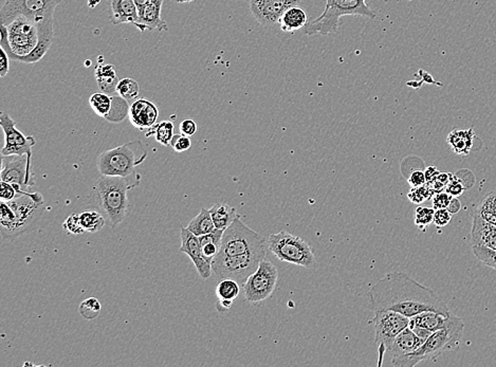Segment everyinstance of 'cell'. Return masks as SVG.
Returning a JSON list of instances; mask_svg holds the SVG:
<instances>
[{
  "label": "cell",
  "instance_id": "obj_22",
  "mask_svg": "<svg viewBox=\"0 0 496 367\" xmlns=\"http://www.w3.org/2000/svg\"><path fill=\"white\" fill-rule=\"evenodd\" d=\"M424 343V340L417 336L408 326L403 331L400 332L388 352L392 357V361L397 360V359L418 350Z\"/></svg>",
  "mask_w": 496,
  "mask_h": 367
},
{
  "label": "cell",
  "instance_id": "obj_1",
  "mask_svg": "<svg viewBox=\"0 0 496 367\" xmlns=\"http://www.w3.org/2000/svg\"><path fill=\"white\" fill-rule=\"evenodd\" d=\"M367 297L369 308L374 313L390 310L410 319L426 311L450 315L447 304L432 289L406 273L390 272L384 275L371 287Z\"/></svg>",
  "mask_w": 496,
  "mask_h": 367
},
{
  "label": "cell",
  "instance_id": "obj_6",
  "mask_svg": "<svg viewBox=\"0 0 496 367\" xmlns=\"http://www.w3.org/2000/svg\"><path fill=\"white\" fill-rule=\"evenodd\" d=\"M147 155V150L141 141H130L102 153L97 157V169L103 176H131L137 173L136 167L146 160Z\"/></svg>",
  "mask_w": 496,
  "mask_h": 367
},
{
  "label": "cell",
  "instance_id": "obj_51",
  "mask_svg": "<svg viewBox=\"0 0 496 367\" xmlns=\"http://www.w3.org/2000/svg\"><path fill=\"white\" fill-rule=\"evenodd\" d=\"M233 301H225V299H218L216 304L217 310L218 313L221 315H225L231 309L232 305H233Z\"/></svg>",
  "mask_w": 496,
  "mask_h": 367
},
{
  "label": "cell",
  "instance_id": "obj_30",
  "mask_svg": "<svg viewBox=\"0 0 496 367\" xmlns=\"http://www.w3.org/2000/svg\"><path fill=\"white\" fill-rule=\"evenodd\" d=\"M174 124L172 121H162L154 124L150 130L146 132V136H154V140L158 143L163 146H170V141L174 136Z\"/></svg>",
  "mask_w": 496,
  "mask_h": 367
},
{
  "label": "cell",
  "instance_id": "obj_43",
  "mask_svg": "<svg viewBox=\"0 0 496 367\" xmlns=\"http://www.w3.org/2000/svg\"><path fill=\"white\" fill-rule=\"evenodd\" d=\"M18 197H20L19 193L13 185L6 182V181H1V192H0L1 201H7L8 203V201H15Z\"/></svg>",
  "mask_w": 496,
  "mask_h": 367
},
{
  "label": "cell",
  "instance_id": "obj_26",
  "mask_svg": "<svg viewBox=\"0 0 496 367\" xmlns=\"http://www.w3.org/2000/svg\"><path fill=\"white\" fill-rule=\"evenodd\" d=\"M223 231L225 230L215 229L211 233L199 237L200 242L201 251H202L203 258L209 264H212L214 258L218 256L221 248V240H223Z\"/></svg>",
  "mask_w": 496,
  "mask_h": 367
},
{
  "label": "cell",
  "instance_id": "obj_17",
  "mask_svg": "<svg viewBox=\"0 0 496 367\" xmlns=\"http://www.w3.org/2000/svg\"><path fill=\"white\" fill-rule=\"evenodd\" d=\"M180 237L181 247L179 251L186 253V256L192 260L201 279H210L212 275V266L203 258L198 236L193 234L188 228H181Z\"/></svg>",
  "mask_w": 496,
  "mask_h": 367
},
{
  "label": "cell",
  "instance_id": "obj_41",
  "mask_svg": "<svg viewBox=\"0 0 496 367\" xmlns=\"http://www.w3.org/2000/svg\"><path fill=\"white\" fill-rule=\"evenodd\" d=\"M63 227L69 234H73V235H81V234L86 233L84 228H83L82 222H81L80 214H71L65 220Z\"/></svg>",
  "mask_w": 496,
  "mask_h": 367
},
{
  "label": "cell",
  "instance_id": "obj_49",
  "mask_svg": "<svg viewBox=\"0 0 496 367\" xmlns=\"http://www.w3.org/2000/svg\"><path fill=\"white\" fill-rule=\"evenodd\" d=\"M197 130H198V126H197L196 122L194 120L186 119L181 122L180 124V132L184 136H192L196 134Z\"/></svg>",
  "mask_w": 496,
  "mask_h": 367
},
{
  "label": "cell",
  "instance_id": "obj_23",
  "mask_svg": "<svg viewBox=\"0 0 496 367\" xmlns=\"http://www.w3.org/2000/svg\"><path fill=\"white\" fill-rule=\"evenodd\" d=\"M475 138L477 136L473 128L453 130L447 136V142L455 154L467 156L472 150Z\"/></svg>",
  "mask_w": 496,
  "mask_h": 367
},
{
  "label": "cell",
  "instance_id": "obj_52",
  "mask_svg": "<svg viewBox=\"0 0 496 367\" xmlns=\"http://www.w3.org/2000/svg\"><path fill=\"white\" fill-rule=\"evenodd\" d=\"M424 173H426V182L431 183L437 178L440 172L435 166H429Z\"/></svg>",
  "mask_w": 496,
  "mask_h": 367
},
{
  "label": "cell",
  "instance_id": "obj_16",
  "mask_svg": "<svg viewBox=\"0 0 496 367\" xmlns=\"http://www.w3.org/2000/svg\"><path fill=\"white\" fill-rule=\"evenodd\" d=\"M303 0H250V10L254 19L263 26L271 28L280 22L287 10Z\"/></svg>",
  "mask_w": 496,
  "mask_h": 367
},
{
  "label": "cell",
  "instance_id": "obj_46",
  "mask_svg": "<svg viewBox=\"0 0 496 367\" xmlns=\"http://www.w3.org/2000/svg\"><path fill=\"white\" fill-rule=\"evenodd\" d=\"M454 175L455 177H456V178L458 179L461 183H463L465 189H470V187H472L473 185H474V175H473V173L471 172V171H469V169H461V171H458V172Z\"/></svg>",
  "mask_w": 496,
  "mask_h": 367
},
{
  "label": "cell",
  "instance_id": "obj_56",
  "mask_svg": "<svg viewBox=\"0 0 496 367\" xmlns=\"http://www.w3.org/2000/svg\"><path fill=\"white\" fill-rule=\"evenodd\" d=\"M176 1L179 3H191V1H193V0H176Z\"/></svg>",
  "mask_w": 496,
  "mask_h": 367
},
{
  "label": "cell",
  "instance_id": "obj_19",
  "mask_svg": "<svg viewBox=\"0 0 496 367\" xmlns=\"http://www.w3.org/2000/svg\"><path fill=\"white\" fill-rule=\"evenodd\" d=\"M109 19L113 24H130L141 31L139 10L135 0H109Z\"/></svg>",
  "mask_w": 496,
  "mask_h": 367
},
{
  "label": "cell",
  "instance_id": "obj_29",
  "mask_svg": "<svg viewBox=\"0 0 496 367\" xmlns=\"http://www.w3.org/2000/svg\"><path fill=\"white\" fill-rule=\"evenodd\" d=\"M186 228H188L193 234L198 236V237L214 231L216 228H215L214 221H213L212 215H211L210 213V209L202 208L201 211L199 212L198 215L191 220L190 224H189Z\"/></svg>",
  "mask_w": 496,
  "mask_h": 367
},
{
  "label": "cell",
  "instance_id": "obj_47",
  "mask_svg": "<svg viewBox=\"0 0 496 367\" xmlns=\"http://www.w3.org/2000/svg\"><path fill=\"white\" fill-rule=\"evenodd\" d=\"M465 189V187H463V183L455 177V175H453L452 179H451L450 182L448 183L446 187L447 193L450 194L452 197H459V196L463 195Z\"/></svg>",
  "mask_w": 496,
  "mask_h": 367
},
{
  "label": "cell",
  "instance_id": "obj_44",
  "mask_svg": "<svg viewBox=\"0 0 496 367\" xmlns=\"http://www.w3.org/2000/svg\"><path fill=\"white\" fill-rule=\"evenodd\" d=\"M452 196L447 192H440L433 196V207L435 210L447 209L452 201Z\"/></svg>",
  "mask_w": 496,
  "mask_h": 367
},
{
  "label": "cell",
  "instance_id": "obj_18",
  "mask_svg": "<svg viewBox=\"0 0 496 367\" xmlns=\"http://www.w3.org/2000/svg\"><path fill=\"white\" fill-rule=\"evenodd\" d=\"M159 109L154 102L146 99H137L131 102L128 119L134 127L141 132H147L157 123Z\"/></svg>",
  "mask_w": 496,
  "mask_h": 367
},
{
  "label": "cell",
  "instance_id": "obj_28",
  "mask_svg": "<svg viewBox=\"0 0 496 367\" xmlns=\"http://www.w3.org/2000/svg\"><path fill=\"white\" fill-rule=\"evenodd\" d=\"M216 229L225 230L237 217V210L227 203H216L210 209Z\"/></svg>",
  "mask_w": 496,
  "mask_h": 367
},
{
  "label": "cell",
  "instance_id": "obj_3",
  "mask_svg": "<svg viewBox=\"0 0 496 367\" xmlns=\"http://www.w3.org/2000/svg\"><path fill=\"white\" fill-rule=\"evenodd\" d=\"M141 176L138 173L128 177L103 176L101 175L93 187V205L106 216L111 227L115 228L125 220L127 215V192L139 187Z\"/></svg>",
  "mask_w": 496,
  "mask_h": 367
},
{
  "label": "cell",
  "instance_id": "obj_27",
  "mask_svg": "<svg viewBox=\"0 0 496 367\" xmlns=\"http://www.w3.org/2000/svg\"><path fill=\"white\" fill-rule=\"evenodd\" d=\"M448 315L435 313V311H426L416 317L410 318V325L419 326V327L426 328V329L434 332L446 325Z\"/></svg>",
  "mask_w": 496,
  "mask_h": 367
},
{
  "label": "cell",
  "instance_id": "obj_14",
  "mask_svg": "<svg viewBox=\"0 0 496 367\" xmlns=\"http://www.w3.org/2000/svg\"><path fill=\"white\" fill-rule=\"evenodd\" d=\"M1 163V181L13 185L20 196L29 193L30 187L35 185L32 158L28 155L3 157Z\"/></svg>",
  "mask_w": 496,
  "mask_h": 367
},
{
  "label": "cell",
  "instance_id": "obj_5",
  "mask_svg": "<svg viewBox=\"0 0 496 367\" xmlns=\"http://www.w3.org/2000/svg\"><path fill=\"white\" fill-rule=\"evenodd\" d=\"M324 12L317 19L307 22L302 30L305 36H328L335 33L343 16H363L374 19L377 16L367 5V0H324Z\"/></svg>",
  "mask_w": 496,
  "mask_h": 367
},
{
  "label": "cell",
  "instance_id": "obj_10",
  "mask_svg": "<svg viewBox=\"0 0 496 367\" xmlns=\"http://www.w3.org/2000/svg\"><path fill=\"white\" fill-rule=\"evenodd\" d=\"M267 251L249 252L239 256H217L213 260L212 270L217 276L239 281L241 286L257 270L260 263L265 260Z\"/></svg>",
  "mask_w": 496,
  "mask_h": 367
},
{
  "label": "cell",
  "instance_id": "obj_12",
  "mask_svg": "<svg viewBox=\"0 0 496 367\" xmlns=\"http://www.w3.org/2000/svg\"><path fill=\"white\" fill-rule=\"evenodd\" d=\"M410 318L390 310L375 311L373 323L376 332V343L379 352V366H381L386 352L392 348L396 338L410 325Z\"/></svg>",
  "mask_w": 496,
  "mask_h": 367
},
{
  "label": "cell",
  "instance_id": "obj_8",
  "mask_svg": "<svg viewBox=\"0 0 496 367\" xmlns=\"http://www.w3.org/2000/svg\"><path fill=\"white\" fill-rule=\"evenodd\" d=\"M268 242L257 232L250 229L237 216L223 231L218 256H234L249 252L267 251Z\"/></svg>",
  "mask_w": 496,
  "mask_h": 367
},
{
  "label": "cell",
  "instance_id": "obj_45",
  "mask_svg": "<svg viewBox=\"0 0 496 367\" xmlns=\"http://www.w3.org/2000/svg\"><path fill=\"white\" fill-rule=\"evenodd\" d=\"M452 219V214L447 209L435 210L434 224L436 227L442 228L448 226Z\"/></svg>",
  "mask_w": 496,
  "mask_h": 367
},
{
  "label": "cell",
  "instance_id": "obj_36",
  "mask_svg": "<svg viewBox=\"0 0 496 367\" xmlns=\"http://www.w3.org/2000/svg\"><path fill=\"white\" fill-rule=\"evenodd\" d=\"M140 93V85L136 79L125 77L120 79L115 89V95H120L128 102H134L138 99Z\"/></svg>",
  "mask_w": 496,
  "mask_h": 367
},
{
  "label": "cell",
  "instance_id": "obj_21",
  "mask_svg": "<svg viewBox=\"0 0 496 367\" xmlns=\"http://www.w3.org/2000/svg\"><path fill=\"white\" fill-rule=\"evenodd\" d=\"M164 0H150V3L139 12V22L142 33L145 30L168 31V24L162 19L161 12Z\"/></svg>",
  "mask_w": 496,
  "mask_h": 367
},
{
  "label": "cell",
  "instance_id": "obj_24",
  "mask_svg": "<svg viewBox=\"0 0 496 367\" xmlns=\"http://www.w3.org/2000/svg\"><path fill=\"white\" fill-rule=\"evenodd\" d=\"M95 77L97 79V86L101 89L102 93H109V95L115 93L120 79L113 65L99 63L95 67Z\"/></svg>",
  "mask_w": 496,
  "mask_h": 367
},
{
  "label": "cell",
  "instance_id": "obj_32",
  "mask_svg": "<svg viewBox=\"0 0 496 367\" xmlns=\"http://www.w3.org/2000/svg\"><path fill=\"white\" fill-rule=\"evenodd\" d=\"M129 107L130 104L127 100L123 99L118 95L113 97V106H111V112L105 118V120L111 122V123H121L128 117Z\"/></svg>",
  "mask_w": 496,
  "mask_h": 367
},
{
  "label": "cell",
  "instance_id": "obj_9",
  "mask_svg": "<svg viewBox=\"0 0 496 367\" xmlns=\"http://www.w3.org/2000/svg\"><path fill=\"white\" fill-rule=\"evenodd\" d=\"M15 214V221L9 229L1 231L3 240H15L24 233L34 229L42 215L44 197L38 192H29L15 201H8Z\"/></svg>",
  "mask_w": 496,
  "mask_h": 367
},
{
  "label": "cell",
  "instance_id": "obj_54",
  "mask_svg": "<svg viewBox=\"0 0 496 367\" xmlns=\"http://www.w3.org/2000/svg\"><path fill=\"white\" fill-rule=\"evenodd\" d=\"M150 1V0H135V3L140 12Z\"/></svg>",
  "mask_w": 496,
  "mask_h": 367
},
{
  "label": "cell",
  "instance_id": "obj_40",
  "mask_svg": "<svg viewBox=\"0 0 496 367\" xmlns=\"http://www.w3.org/2000/svg\"><path fill=\"white\" fill-rule=\"evenodd\" d=\"M472 250L479 262L496 270V250L481 246L472 247Z\"/></svg>",
  "mask_w": 496,
  "mask_h": 367
},
{
  "label": "cell",
  "instance_id": "obj_13",
  "mask_svg": "<svg viewBox=\"0 0 496 367\" xmlns=\"http://www.w3.org/2000/svg\"><path fill=\"white\" fill-rule=\"evenodd\" d=\"M278 281V269L269 260H264L243 286L246 301L256 304L269 299L275 291Z\"/></svg>",
  "mask_w": 496,
  "mask_h": 367
},
{
  "label": "cell",
  "instance_id": "obj_38",
  "mask_svg": "<svg viewBox=\"0 0 496 367\" xmlns=\"http://www.w3.org/2000/svg\"><path fill=\"white\" fill-rule=\"evenodd\" d=\"M434 208L417 207L415 210V224L424 231L434 221Z\"/></svg>",
  "mask_w": 496,
  "mask_h": 367
},
{
  "label": "cell",
  "instance_id": "obj_2",
  "mask_svg": "<svg viewBox=\"0 0 496 367\" xmlns=\"http://www.w3.org/2000/svg\"><path fill=\"white\" fill-rule=\"evenodd\" d=\"M54 20L36 22L26 16H17L8 24H1L0 47L10 60L35 64L44 58L54 42Z\"/></svg>",
  "mask_w": 496,
  "mask_h": 367
},
{
  "label": "cell",
  "instance_id": "obj_39",
  "mask_svg": "<svg viewBox=\"0 0 496 367\" xmlns=\"http://www.w3.org/2000/svg\"><path fill=\"white\" fill-rule=\"evenodd\" d=\"M435 195L434 189L431 187L430 183L422 185L419 187H412L408 197L413 203L420 205L428 199L432 198Z\"/></svg>",
  "mask_w": 496,
  "mask_h": 367
},
{
  "label": "cell",
  "instance_id": "obj_31",
  "mask_svg": "<svg viewBox=\"0 0 496 367\" xmlns=\"http://www.w3.org/2000/svg\"><path fill=\"white\" fill-rule=\"evenodd\" d=\"M475 214L496 226V192H491L483 197Z\"/></svg>",
  "mask_w": 496,
  "mask_h": 367
},
{
  "label": "cell",
  "instance_id": "obj_20",
  "mask_svg": "<svg viewBox=\"0 0 496 367\" xmlns=\"http://www.w3.org/2000/svg\"><path fill=\"white\" fill-rule=\"evenodd\" d=\"M471 247L481 246L496 250V226L490 224L481 216H473L472 229L470 234Z\"/></svg>",
  "mask_w": 496,
  "mask_h": 367
},
{
  "label": "cell",
  "instance_id": "obj_53",
  "mask_svg": "<svg viewBox=\"0 0 496 367\" xmlns=\"http://www.w3.org/2000/svg\"><path fill=\"white\" fill-rule=\"evenodd\" d=\"M461 201H459V199L457 198V197H453L452 201H451L450 205H449V207L447 208V210H448V211L453 215V214L458 213V212L461 211Z\"/></svg>",
  "mask_w": 496,
  "mask_h": 367
},
{
  "label": "cell",
  "instance_id": "obj_50",
  "mask_svg": "<svg viewBox=\"0 0 496 367\" xmlns=\"http://www.w3.org/2000/svg\"><path fill=\"white\" fill-rule=\"evenodd\" d=\"M10 70V58L5 49L0 47V77H6Z\"/></svg>",
  "mask_w": 496,
  "mask_h": 367
},
{
  "label": "cell",
  "instance_id": "obj_11",
  "mask_svg": "<svg viewBox=\"0 0 496 367\" xmlns=\"http://www.w3.org/2000/svg\"><path fill=\"white\" fill-rule=\"evenodd\" d=\"M63 0H6L1 11V24H8L17 16H26L36 22L54 20V11Z\"/></svg>",
  "mask_w": 496,
  "mask_h": 367
},
{
  "label": "cell",
  "instance_id": "obj_7",
  "mask_svg": "<svg viewBox=\"0 0 496 367\" xmlns=\"http://www.w3.org/2000/svg\"><path fill=\"white\" fill-rule=\"evenodd\" d=\"M268 248L280 262L289 263L306 269L317 267L316 254L308 242L298 236L280 231L268 240Z\"/></svg>",
  "mask_w": 496,
  "mask_h": 367
},
{
  "label": "cell",
  "instance_id": "obj_55",
  "mask_svg": "<svg viewBox=\"0 0 496 367\" xmlns=\"http://www.w3.org/2000/svg\"><path fill=\"white\" fill-rule=\"evenodd\" d=\"M99 3V0H88V6L90 8H95Z\"/></svg>",
  "mask_w": 496,
  "mask_h": 367
},
{
  "label": "cell",
  "instance_id": "obj_25",
  "mask_svg": "<svg viewBox=\"0 0 496 367\" xmlns=\"http://www.w3.org/2000/svg\"><path fill=\"white\" fill-rule=\"evenodd\" d=\"M280 29L284 32H294L303 30L308 22L306 12L302 8L294 6L285 12L280 19Z\"/></svg>",
  "mask_w": 496,
  "mask_h": 367
},
{
  "label": "cell",
  "instance_id": "obj_37",
  "mask_svg": "<svg viewBox=\"0 0 496 367\" xmlns=\"http://www.w3.org/2000/svg\"><path fill=\"white\" fill-rule=\"evenodd\" d=\"M102 311V305L99 303V299L97 297H88V299H84L82 303L80 304V307H79V313L84 318L85 320L97 319L99 317V313Z\"/></svg>",
  "mask_w": 496,
  "mask_h": 367
},
{
  "label": "cell",
  "instance_id": "obj_15",
  "mask_svg": "<svg viewBox=\"0 0 496 367\" xmlns=\"http://www.w3.org/2000/svg\"><path fill=\"white\" fill-rule=\"evenodd\" d=\"M0 125L5 134V146L1 150L3 157L28 155L32 158V148L36 144L35 138L22 134L16 127L15 120L12 119L7 112H1Z\"/></svg>",
  "mask_w": 496,
  "mask_h": 367
},
{
  "label": "cell",
  "instance_id": "obj_48",
  "mask_svg": "<svg viewBox=\"0 0 496 367\" xmlns=\"http://www.w3.org/2000/svg\"><path fill=\"white\" fill-rule=\"evenodd\" d=\"M408 185L412 187H419L426 185V173L422 171H414L408 178Z\"/></svg>",
  "mask_w": 496,
  "mask_h": 367
},
{
  "label": "cell",
  "instance_id": "obj_34",
  "mask_svg": "<svg viewBox=\"0 0 496 367\" xmlns=\"http://www.w3.org/2000/svg\"><path fill=\"white\" fill-rule=\"evenodd\" d=\"M241 293V284L232 279H223L216 287V295L218 299L235 301Z\"/></svg>",
  "mask_w": 496,
  "mask_h": 367
},
{
  "label": "cell",
  "instance_id": "obj_4",
  "mask_svg": "<svg viewBox=\"0 0 496 367\" xmlns=\"http://www.w3.org/2000/svg\"><path fill=\"white\" fill-rule=\"evenodd\" d=\"M465 323L461 318L449 315L446 325L433 332L418 350L392 361L396 367H413L422 361L435 360L441 354L453 350L461 344Z\"/></svg>",
  "mask_w": 496,
  "mask_h": 367
},
{
  "label": "cell",
  "instance_id": "obj_35",
  "mask_svg": "<svg viewBox=\"0 0 496 367\" xmlns=\"http://www.w3.org/2000/svg\"><path fill=\"white\" fill-rule=\"evenodd\" d=\"M81 222L85 231L88 233H97L105 226V218L97 211L89 210L80 214Z\"/></svg>",
  "mask_w": 496,
  "mask_h": 367
},
{
  "label": "cell",
  "instance_id": "obj_42",
  "mask_svg": "<svg viewBox=\"0 0 496 367\" xmlns=\"http://www.w3.org/2000/svg\"><path fill=\"white\" fill-rule=\"evenodd\" d=\"M190 138L191 136H184L182 134H174L172 141H170V146L178 154L186 152L192 146V141H191Z\"/></svg>",
  "mask_w": 496,
  "mask_h": 367
},
{
  "label": "cell",
  "instance_id": "obj_33",
  "mask_svg": "<svg viewBox=\"0 0 496 367\" xmlns=\"http://www.w3.org/2000/svg\"><path fill=\"white\" fill-rule=\"evenodd\" d=\"M91 109L97 114L99 117L105 118L111 112L113 106V97L105 93H97L91 95L89 99Z\"/></svg>",
  "mask_w": 496,
  "mask_h": 367
}]
</instances>
